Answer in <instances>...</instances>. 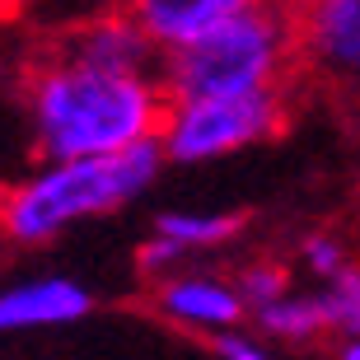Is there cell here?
<instances>
[{"mask_svg":"<svg viewBox=\"0 0 360 360\" xmlns=\"http://www.w3.org/2000/svg\"><path fill=\"white\" fill-rule=\"evenodd\" d=\"M164 103L160 70L103 66L61 38L33 61L24 80L28 146L38 164L127 155L155 146Z\"/></svg>","mask_w":360,"mask_h":360,"instance_id":"6da1fadb","label":"cell"},{"mask_svg":"<svg viewBox=\"0 0 360 360\" xmlns=\"http://www.w3.org/2000/svg\"><path fill=\"white\" fill-rule=\"evenodd\" d=\"M164 160L155 146L98 160H52L33 164L19 183L0 192V239L14 248H42L70 234L84 220L112 215L141 201L155 187Z\"/></svg>","mask_w":360,"mask_h":360,"instance_id":"7a4b0ae2","label":"cell"},{"mask_svg":"<svg viewBox=\"0 0 360 360\" xmlns=\"http://www.w3.org/2000/svg\"><path fill=\"white\" fill-rule=\"evenodd\" d=\"M295 24L281 0H253L183 47L160 52V89L169 103L295 89Z\"/></svg>","mask_w":360,"mask_h":360,"instance_id":"3957f363","label":"cell"},{"mask_svg":"<svg viewBox=\"0 0 360 360\" xmlns=\"http://www.w3.org/2000/svg\"><path fill=\"white\" fill-rule=\"evenodd\" d=\"M295 89L239 94V98H178L164 103L155 150L164 164H215L285 131Z\"/></svg>","mask_w":360,"mask_h":360,"instance_id":"277c9868","label":"cell"},{"mask_svg":"<svg viewBox=\"0 0 360 360\" xmlns=\"http://www.w3.org/2000/svg\"><path fill=\"white\" fill-rule=\"evenodd\" d=\"M150 309L169 328H178L187 337H206V342L248 328V314H243V300L234 290L229 271H211L197 267V262L150 281Z\"/></svg>","mask_w":360,"mask_h":360,"instance_id":"5b68a950","label":"cell"},{"mask_svg":"<svg viewBox=\"0 0 360 360\" xmlns=\"http://www.w3.org/2000/svg\"><path fill=\"white\" fill-rule=\"evenodd\" d=\"M239 211H197V206H169L150 220V234L136 248V267L141 276H164L174 267H192L197 257L220 253L243 234Z\"/></svg>","mask_w":360,"mask_h":360,"instance_id":"8992f818","label":"cell"},{"mask_svg":"<svg viewBox=\"0 0 360 360\" xmlns=\"http://www.w3.org/2000/svg\"><path fill=\"white\" fill-rule=\"evenodd\" d=\"M295 61L328 84H351L360 70V0H300L290 5Z\"/></svg>","mask_w":360,"mask_h":360,"instance_id":"52a82bcc","label":"cell"},{"mask_svg":"<svg viewBox=\"0 0 360 360\" xmlns=\"http://www.w3.org/2000/svg\"><path fill=\"white\" fill-rule=\"evenodd\" d=\"M89 314H94V290L75 276H61V271L19 276L0 285V337L70 328Z\"/></svg>","mask_w":360,"mask_h":360,"instance_id":"ba28073f","label":"cell"},{"mask_svg":"<svg viewBox=\"0 0 360 360\" xmlns=\"http://www.w3.org/2000/svg\"><path fill=\"white\" fill-rule=\"evenodd\" d=\"M243 5H253V0H112V10L127 14L150 38L155 52H174Z\"/></svg>","mask_w":360,"mask_h":360,"instance_id":"9c48e42d","label":"cell"},{"mask_svg":"<svg viewBox=\"0 0 360 360\" xmlns=\"http://www.w3.org/2000/svg\"><path fill=\"white\" fill-rule=\"evenodd\" d=\"M253 333L267 347H314V342H333V323H328V304H323L319 285H290V290L271 300L267 309L248 314Z\"/></svg>","mask_w":360,"mask_h":360,"instance_id":"30bf717a","label":"cell"},{"mask_svg":"<svg viewBox=\"0 0 360 360\" xmlns=\"http://www.w3.org/2000/svg\"><path fill=\"white\" fill-rule=\"evenodd\" d=\"M351 267H356V262H351L347 239H342L337 229H328V225L300 234V243H295V257H290V271H295V276L304 271L309 285H328V281H337L342 271H351Z\"/></svg>","mask_w":360,"mask_h":360,"instance_id":"8fae6325","label":"cell"},{"mask_svg":"<svg viewBox=\"0 0 360 360\" xmlns=\"http://www.w3.org/2000/svg\"><path fill=\"white\" fill-rule=\"evenodd\" d=\"M229 281L243 300V314H257L271 300H281L290 285H300V276L290 271L285 257H248V262H239V271H229Z\"/></svg>","mask_w":360,"mask_h":360,"instance_id":"7c38bea8","label":"cell"},{"mask_svg":"<svg viewBox=\"0 0 360 360\" xmlns=\"http://www.w3.org/2000/svg\"><path fill=\"white\" fill-rule=\"evenodd\" d=\"M211 347H215L220 360H285L276 347H267V342L257 333H248V328H243V333H229V337H215Z\"/></svg>","mask_w":360,"mask_h":360,"instance_id":"4fadbf2b","label":"cell"},{"mask_svg":"<svg viewBox=\"0 0 360 360\" xmlns=\"http://www.w3.org/2000/svg\"><path fill=\"white\" fill-rule=\"evenodd\" d=\"M337 360H360V337H351V342H333Z\"/></svg>","mask_w":360,"mask_h":360,"instance_id":"5bb4252c","label":"cell"},{"mask_svg":"<svg viewBox=\"0 0 360 360\" xmlns=\"http://www.w3.org/2000/svg\"><path fill=\"white\" fill-rule=\"evenodd\" d=\"M281 5H300V0H281Z\"/></svg>","mask_w":360,"mask_h":360,"instance_id":"9a60e30c","label":"cell"}]
</instances>
